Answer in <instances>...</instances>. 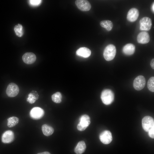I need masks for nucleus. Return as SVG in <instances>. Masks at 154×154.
<instances>
[{
  "label": "nucleus",
  "instance_id": "a878e982",
  "mask_svg": "<svg viewBox=\"0 0 154 154\" xmlns=\"http://www.w3.org/2000/svg\"><path fill=\"white\" fill-rule=\"evenodd\" d=\"M149 136L152 138H154V128L151 129L148 132Z\"/></svg>",
  "mask_w": 154,
  "mask_h": 154
},
{
  "label": "nucleus",
  "instance_id": "cd10ccee",
  "mask_svg": "<svg viewBox=\"0 0 154 154\" xmlns=\"http://www.w3.org/2000/svg\"><path fill=\"white\" fill-rule=\"evenodd\" d=\"M37 154H51L49 152L47 151H45L42 153H38Z\"/></svg>",
  "mask_w": 154,
  "mask_h": 154
},
{
  "label": "nucleus",
  "instance_id": "7ed1b4c3",
  "mask_svg": "<svg viewBox=\"0 0 154 154\" xmlns=\"http://www.w3.org/2000/svg\"><path fill=\"white\" fill-rule=\"evenodd\" d=\"M80 121L77 125V129L80 131L84 130L89 125L90 123V118L86 114L81 116L79 119Z\"/></svg>",
  "mask_w": 154,
  "mask_h": 154
},
{
  "label": "nucleus",
  "instance_id": "a211bd4d",
  "mask_svg": "<svg viewBox=\"0 0 154 154\" xmlns=\"http://www.w3.org/2000/svg\"><path fill=\"white\" fill-rule=\"evenodd\" d=\"M39 95L37 91H32L28 95L27 101L30 104L34 103L38 99Z\"/></svg>",
  "mask_w": 154,
  "mask_h": 154
},
{
  "label": "nucleus",
  "instance_id": "2eb2a0df",
  "mask_svg": "<svg viewBox=\"0 0 154 154\" xmlns=\"http://www.w3.org/2000/svg\"><path fill=\"white\" fill-rule=\"evenodd\" d=\"M77 55L84 58L89 57L91 54V51L88 48L82 47L79 48L76 51Z\"/></svg>",
  "mask_w": 154,
  "mask_h": 154
},
{
  "label": "nucleus",
  "instance_id": "412c9836",
  "mask_svg": "<svg viewBox=\"0 0 154 154\" xmlns=\"http://www.w3.org/2000/svg\"><path fill=\"white\" fill-rule=\"evenodd\" d=\"M19 118L13 116L7 119V126L9 127H13L18 123Z\"/></svg>",
  "mask_w": 154,
  "mask_h": 154
},
{
  "label": "nucleus",
  "instance_id": "dca6fc26",
  "mask_svg": "<svg viewBox=\"0 0 154 154\" xmlns=\"http://www.w3.org/2000/svg\"><path fill=\"white\" fill-rule=\"evenodd\" d=\"M135 46L131 43H129L125 45L123 48V52L125 54L130 55L133 54L135 52Z\"/></svg>",
  "mask_w": 154,
  "mask_h": 154
},
{
  "label": "nucleus",
  "instance_id": "f03ea898",
  "mask_svg": "<svg viewBox=\"0 0 154 154\" xmlns=\"http://www.w3.org/2000/svg\"><path fill=\"white\" fill-rule=\"evenodd\" d=\"M116 53V48L115 46L112 44H110L105 48L103 55L106 60L109 61L112 60L114 58Z\"/></svg>",
  "mask_w": 154,
  "mask_h": 154
},
{
  "label": "nucleus",
  "instance_id": "4be33fe9",
  "mask_svg": "<svg viewBox=\"0 0 154 154\" xmlns=\"http://www.w3.org/2000/svg\"><path fill=\"white\" fill-rule=\"evenodd\" d=\"M51 98L54 102L56 103H59L62 101V96L60 92H57L52 96Z\"/></svg>",
  "mask_w": 154,
  "mask_h": 154
},
{
  "label": "nucleus",
  "instance_id": "1a4fd4ad",
  "mask_svg": "<svg viewBox=\"0 0 154 154\" xmlns=\"http://www.w3.org/2000/svg\"><path fill=\"white\" fill-rule=\"evenodd\" d=\"M140 29L141 30L149 31L152 25L151 19L147 17L142 18L140 20Z\"/></svg>",
  "mask_w": 154,
  "mask_h": 154
},
{
  "label": "nucleus",
  "instance_id": "f8f14e48",
  "mask_svg": "<svg viewBox=\"0 0 154 154\" xmlns=\"http://www.w3.org/2000/svg\"><path fill=\"white\" fill-rule=\"evenodd\" d=\"M14 138V135L13 131L11 130L5 131L2 136V141L5 143H9L12 142Z\"/></svg>",
  "mask_w": 154,
  "mask_h": 154
},
{
  "label": "nucleus",
  "instance_id": "0eeeda50",
  "mask_svg": "<svg viewBox=\"0 0 154 154\" xmlns=\"http://www.w3.org/2000/svg\"><path fill=\"white\" fill-rule=\"evenodd\" d=\"M145 83L146 80L145 77L142 75L139 76L134 80L133 86L135 90H140L144 88Z\"/></svg>",
  "mask_w": 154,
  "mask_h": 154
},
{
  "label": "nucleus",
  "instance_id": "bb28decb",
  "mask_svg": "<svg viewBox=\"0 0 154 154\" xmlns=\"http://www.w3.org/2000/svg\"><path fill=\"white\" fill-rule=\"evenodd\" d=\"M150 65L153 69H154V58L152 59L150 62Z\"/></svg>",
  "mask_w": 154,
  "mask_h": 154
},
{
  "label": "nucleus",
  "instance_id": "6e6552de",
  "mask_svg": "<svg viewBox=\"0 0 154 154\" xmlns=\"http://www.w3.org/2000/svg\"><path fill=\"white\" fill-rule=\"evenodd\" d=\"M99 138L101 141L105 144L110 143L112 140L111 132L107 130L103 131L100 134Z\"/></svg>",
  "mask_w": 154,
  "mask_h": 154
},
{
  "label": "nucleus",
  "instance_id": "f3484780",
  "mask_svg": "<svg viewBox=\"0 0 154 154\" xmlns=\"http://www.w3.org/2000/svg\"><path fill=\"white\" fill-rule=\"evenodd\" d=\"M86 145L84 141H79L74 148V152L77 154H82L85 151Z\"/></svg>",
  "mask_w": 154,
  "mask_h": 154
},
{
  "label": "nucleus",
  "instance_id": "aec40b11",
  "mask_svg": "<svg viewBox=\"0 0 154 154\" xmlns=\"http://www.w3.org/2000/svg\"><path fill=\"white\" fill-rule=\"evenodd\" d=\"M100 25L103 28L109 31L111 30L113 27V23L110 21L105 20L102 21L100 22Z\"/></svg>",
  "mask_w": 154,
  "mask_h": 154
},
{
  "label": "nucleus",
  "instance_id": "c85d7f7f",
  "mask_svg": "<svg viewBox=\"0 0 154 154\" xmlns=\"http://www.w3.org/2000/svg\"><path fill=\"white\" fill-rule=\"evenodd\" d=\"M152 10L153 11V12H154V3H153V5H152Z\"/></svg>",
  "mask_w": 154,
  "mask_h": 154
},
{
  "label": "nucleus",
  "instance_id": "423d86ee",
  "mask_svg": "<svg viewBox=\"0 0 154 154\" xmlns=\"http://www.w3.org/2000/svg\"><path fill=\"white\" fill-rule=\"evenodd\" d=\"M44 114V111L43 109L39 107H35L31 110L30 115L32 119L38 120L43 116Z\"/></svg>",
  "mask_w": 154,
  "mask_h": 154
},
{
  "label": "nucleus",
  "instance_id": "20e7f679",
  "mask_svg": "<svg viewBox=\"0 0 154 154\" xmlns=\"http://www.w3.org/2000/svg\"><path fill=\"white\" fill-rule=\"evenodd\" d=\"M142 127L146 131L148 132L154 128V120L151 117L147 116L144 117L142 121Z\"/></svg>",
  "mask_w": 154,
  "mask_h": 154
},
{
  "label": "nucleus",
  "instance_id": "6ab92c4d",
  "mask_svg": "<svg viewBox=\"0 0 154 154\" xmlns=\"http://www.w3.org/2000/svg\"><path fill=\"white\" fill-rule=\"evenodd\" d=\"M42 130L44 135L47 136L52 134L54 131V129L52 127L46 124L42 125Z\"/></svg>",
  "mask_w": 154,
  "mask_h": 154
},
{
  "label": "nucleus",
  "instance_id": "4468645a",
  "mask_svg": "<svg viewBox=\"0 0 154 154\" xmlns=\"http://www.w3.org/2000/svg\"><path fill=\"white\" fill-rule=\"evenodd\" d=\"M137 40L138 43L144 44L148 43L150 40L149 34L145 31L140 33L138 35Z\"/></svg>",
  "mask_w": 154,
  "mask_h": 154
},
{
  "label": "nucleus",
  "instance_id": "5701e85b",
  "mask_svg": "<svg viewBox=\"0 0 154 154\" xmlns=\"http://www.w3.org/2000/svg\"><path fill=\"white\" fill-rule=\"evenodd\" d=\"M23 26L20 24H19L15 26L14 30L17 36L21 37L22 36L23 34Z\"/></svg>",
  "mask_w": 154,
  "mask_h": 154
},
{
  "label": "nucleus",
  "instance_id": "9d476101",
  "mask_svg": "<svg viewBox=\"0 0 154 154\" xmlns=\"http://www.w3.org/2000/svg\"><path fill=\"white\" fill-rule=\"evenodd\" d=\"M78 8L83 11H88L91 8V5L88 1L85 0H77L75 2Z\"/></svg>",
  "mask_w": 154,
  "mask_h": 154
},
{
  "label": "nucleus",
  "instance_id": "39448f33",
  "mask_svg": "<svg viewBox=\"0 0 154 154\" xmlns=\"http://www.w3.org/2000/svg\"><path fill=\"white\" fill-rule=\"evenodd\" d=\"M19 91V87L16 84L14 83H11L7 86L6 93L8 96L13 97L18 94Z\"/></svg>",
  "mask_w": 154,
  "mask_h": 154
},
{
  "label": "nucleus",
  "instance_id": "9b49d317",
  "mask_svg": "<svg viewBox=\"0 0 154 154\" xmlns=\"http://www.w3.org/2000/svg\"><path fill=\"white\" fill-rule=\"evenodd\" d=\"M139 13L137 9L135 8H132L128 11L127 15V20L131 22L135 21L137 19Z\"/></svg>",
  "mask_w": 154,
  "mask_h": 154
},
{
  "label": "nucleus",
  "instance_id": "ddd939ff",
  "mask_svg": "<svg viewBox=\"0 0 154 154\" xmlns=\"http://www.w3.org/2000/svg\"><path fill=\"white\" fill-rule=\"evenodd\" d=\"M36 57L33 53L27 52L24 54L22 56L23 61L26 64H31L34 63L36 61Z\"/></svg>",
  "mask_w": 154,
  "mask_h": 154
},
{
  "label": "nucleus",
  "instance_id": "393cba45",
  "mask_svg": "<svg viewBox=\"0 0 154 154\" xmlns=\"http://www.w3.org/2000/svg\"><path fill=\"white\" fill-rule=\"evenodd\" d=\"M42 1L40 0H31L29 1L30 3L33 6H37L39 5L41 3Z\"/></svg>",
  "mask_w": 154,
  "mask_h": 154
},
{
  "label": "nucleus",
  "instance_id": "f257e3e1",
  "mask_svg": "<svg viewBox=\"0 0 154 154\" xmlns=\"http://www.w3.org/2000/svg\"><path fill=\"white\" fill-rule=\"evenodd\" d=\"M101 98L104 104L106 105H110L114 100V93L110 90H104L101 93Z\"/></svg>",
  "mask_w": 154,
  "mask_h": 154
},
{
  "label": "nucleus",
  "instance_id": "b1692460",
  "mask_svg": "<svg viewBox=\"0 0 154 154\" xmlns=\"http://www.w3.org/2000/svg\"><path fill=\"white\" fill-rule=\"evenodd\" d=\"M154 77H151L148 80L147 85V87L149 91L154 92Z\"/></svg>",
  "mask_w": 154,
  "mask_h": 154
}]
</instances>
